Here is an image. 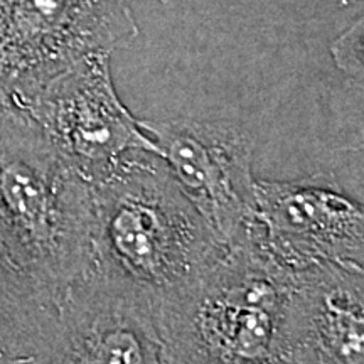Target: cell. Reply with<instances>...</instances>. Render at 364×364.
Here are the masks:
<instances>
[{
  "mask_svg": "<svg viewBox=\"0 0 364 364\" xmlns=\"http://www.w3.org/2000/svg\"><path fill=\"white\" fill-rule=\"evenodd\" d=\"M112 54L100 49L80 58L19 108L88 182L139 150L159 156L142 120L118 98Z\"/></svg>",
  "mask_w": 364,
  "mask_h": 364,
  "instance_id": "5",
  "label": "cell"
},
{
  "mask_svg": "<svg viewBox=\"0 0 364 364\" xmlns=\"http://www.w3.org/2000/svg\"><path fill=\"white\" fill-rule=\"evenodd\" d=\"M44 364H164L156 316L90 270L59 302Z\"/></svg>",
  "mask_w": 364,
  "mask_h": 364,
  "instance_id": "8",
  "label": "cell"
},
{
  "mask_svg": "<svg viewBox=\"0 0 364 364\" xmlns=\"http://www.w3.org/2000/svg\"><path fill=\"white\" fill-rule=\"evenodd\" d=\"M331 53L341 71L354 80H363V19L332 43Z\"/></svg>",
  "mask_w": 364,
  "mask_h": 364,
  "instance_id": "10",
  "label": "cell"
},
{
  "mask_svg": "<svg viewBox=\"0 0 364 364\" xmlns=\"http://www.w3.org/2000/svg\"><path fill=\"white\" fill-rule=\"evenodd\" d=\"M294 277L252 240L164 300L156 314L164 364H280Z\"/></svg>",
  "mask_w": 364,
  "mask_h": 364,
  "instance_id": "3",
  "label": "cell"
},
{
  "mask_svg": "<svg viewBox=\"0 0 364 364\" xmlns=\"http://www.w3.org/2000/svg\"><path fill=\"white\" fill-rule=\"evenodd\" d=\"M182 193L226 247L245 238L255 221L253 145L226 122L142 120Z\"/></svg>",
  "mask_w": 364,
  "mask_h": 364,
  "instance_id": "7",
  "label": "cell"
},
{
  "mask_svg": "<svg viewBox=\"0 0 364 364\" xmlns=\"http://www.w3.org/2000/svg\"><path fill=\"white\" fill-rule=\"evenodd\" d=\"M255 201L257 213L247 236L287 275L327 265L363 267V208L334 177L255 181Z\"/></svg>",
  "mask_w": 364,
  "mask_h": 364,
  "instance_id": "6",
  "label": "cell"
},
{
  "mask_svg": "<svg viewBox=\"0 0 364 364\" xmlns=\"http://www.w3.org/2000/svg\"><path fill=\"white\" fill-rule=\"evenodd\" d=\"M122 2H124V4H127V6H129V7H130V4H132V2H135V0H122ZM157 2L167 4V2H171V0H157Z\"/></svg>",
  "mask_w": 364,
  "mask_h": 364,
  "instance_id": "12",
  "label": "cell"
},
{
  "mask_svg": "<svg viewBox=\"0 0 364 364\" xmlns=\"http://www.w3.org/2000/svg\"><path fill=\"white\" fill-rule=\"evenodd\" d=\"M136 34L122 0H0V110L22 108L80 58Z\"/></svg>",
  "mask_w": 364,
  "mask_h": 364,
  "instance_id": "4",
  "label": "cell"
},
{
  "mask_svg": "<svg viewBox=\"0 0 364 364\" xmlns=\"http://www.w3.org/2000/svg\"><path fill=\"white\" fill-rule=\"evenodd\" d=\"M287 364H364L363 267L327 265L294 277Z\"/></svg>",
  "mask_w": 364,
  "mask_h": 364,
  "instance_id": "9",
  "label": "cell"
},
{
  "mask_svg": "<svg viewBox=\"0 0 364 364\" xmlns=\"http://www.w3.org/2000/svg\"><path fill=\"white\" fill-rule=\"evenodd\" d=\"M280 364H287V363H280Z\"/></svg>",
  "mask_w": 364,
  "mask_h": 364,
  "instance_id": "13",
  "label": "cell"
},
{
  "mask_svg": "<svg viewBox=\"0 0 364 364\" xmlns=\"http://www.w3.org/2000/svg\"><path fill=\"white\" fill-rule=\"evenodd\" d=\"M0 282H4V284L14 287V289H19V290H22V292H27L31 295H38V297H43V295L33 292L29 287H26L24 284H22V282L19 280V277L16 275V272L12 270L11 262H9V258H7L6 248H4V245H2V240H0ZM43 299H46V297H43Z\"/></svg>",
  "mask_w": 364,
  "mask_h": 364,
  "instance_id": "11",
  "label": "cell"
},
{
  "mask_svg": "<svg viewBox=\"0 0 364 364\" xmlns=\"http://www.w3.org/2000/svg\"><path fill=\"white\" fill-rule=\"evenodd\" d=\"M0 240L22 284L54 302L93 267L90 182L19 108L0 110Z\"/></svg>",
  "mask_w": 364,
  "mask_h": 364,
  "instance_id": "2",
  "label": "cell"
},
{
  "mask_svg": "<svg viewBox=\"0 0 364 364\" xmlns=\"http://www.w3.org/2000/svg\"><path fill=\"white\" fill-rule=\"evenodd\" d=\"M90 186L91 270L154 316L225 257L228 247L157 154H130Z\"/></svg>",
  "mask_w": 364,
  "mask_h": 364,
  "instance_id": "1",
  "label": "cell"
}]
</instances>
